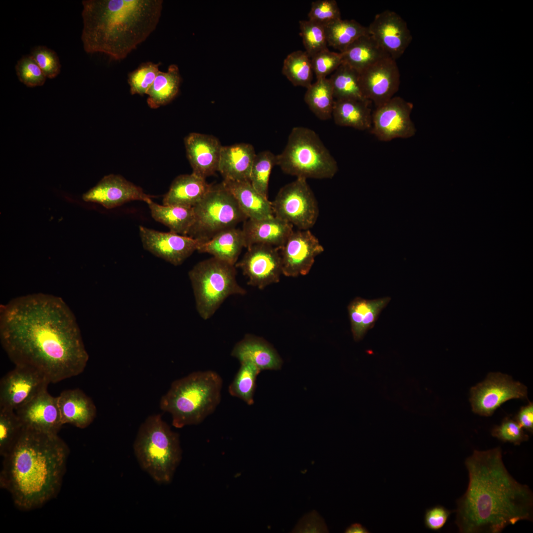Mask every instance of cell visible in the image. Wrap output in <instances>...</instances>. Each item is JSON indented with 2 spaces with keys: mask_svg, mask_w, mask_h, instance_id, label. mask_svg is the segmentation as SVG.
<instances>
[{
  "mask_svg": "<svg viewBox=\"0 0 533 533\" xmlns=\"http://www.w3.org/2000/svg\"><path fill=\"white\" fill-rule=\"evenodd\" d=\"M139 233L144 249L174 266H179L197 251L200 241L172 232H161L140 226Z\"/></svg>",
  "mask_w": 533,
  "mask_h": 533,
  "instance_id": "cell-16",
  "label": "cell"
},
{
  "mask_svg": "<svg viewBox=\"0 0 533 533\" xmlns=\"http://www.w3.org/2000/svg\"><path fill=\"white\" fill-rule=\"evenodd\" d=\"M390 300L388 297L375 300L357 297L349 303L348 312L355 341L362 340L367 331L374 327L380 313Z\"/></svg>",
  "mask_w": 533,
  "mask_h": 533,
  "instance_id": "cell-28",
  "label": "cell"
},
{
  "mask_svg": "<svg viewBox=\"0 0 533 533\" xmlns=\"http://www.w3.org/2000/svg\"><path fill=\"white\" fill-rule=\"evenodd\" d=\"M63 424L85 428L94 420L97 413L92 400L79 388L68 389L57 396Z\"/></svg>",
  "mask_w": 533,
  "mask_h": 533,
  "instance_id": "cell-24",
  "label": "cell"
},
{
  "mask_svg": "<svg viewBox=\"0 0 533 533\" xmlns=\"http://www.w3.org/2000/svg\"><path fill=\"white\" fill-rule=\"evenodd\" d=\"M282 73L293 85L308 88L313 78L311 58L305 51L291 52L284 60Z\"/></svg>",
  "mask_w": 533,
  "mask_h": 533,
  "instance_id": "cell-37",
  "label": "cell"
},
{
  "mask_svg": "<svg viewBox=\"0 0 533 533\" xmlns=\"http://www.w3.org/2000/svg\"><path fill=\"white\" fill-rule=\"evenodd\" d=\"M271 204L275 217L299 230L312 228L318 217L317 200L305 179L297 178L282 187Z\"/></svg>",
  "mask_w": 533,
  "mask_h": 533,
  "instance_id": "cell-10",
  "label": "cell"
},
{
  "mask_svg": "<svg viewBox=\"0 0 533 533\" xmlns=\"http://www.w3.org/2000/svg\"><path fill=\"white\" fill-rule=\"evenodd\" d=\"M491 433L493 436L503 442L514 445H520L529 438L519 423L509 417H505L499 425L495 426Z\"/></svg>",
  "mask_w": 533,
  "mask_h": 533,
  "instance_id": "cell-47",
  "label": "cell"
},
{
  "mask_svg": "<svg viewBox=\"0 0 533 533\" xmlns=\"http://www.w3.org/2000/svg\"><path fill=\"white\" fill-rule=\"evenodd\" d=\"M413 109L412 103L398 96L377 107L372 113L371 133L383 142L413 137L416 132L411 118Z\"/></svg>",
  "mask_w": 533,
  "mask_h": 533,
  "instance_id": "cell-12",
  "label": "cell"
},
{
  "mask_svg": "<svg viewBox=\"0 0 533 533\" xmlns=\"http://www.w3.org/2000/svg\"><path fill=\"white\" fill-rule=\"evenodd\" d=\"M47 78L53 79L60 73L61 65L55 51L45 46L34 47L30 54Z\"/></svg>",
  "mask_w": 533,
  "mask_h": 533,
  "instance_id": "cell-44",
  "label": "cell"
},
{
  "mask_svg": "<svg viewBox=\"0 0 533 533\" xmlns=\"http://www.w3.org/2000/svg\"><path fill=\"white\" fill-rule=\"evenodd\" d=\"M465 465L469 484L456 510L460 533H499L520 521H532L533 493L508 472L500 447L474 450Z\"/></svg>",
  "mask_w": 533,
  "mask_h": 533,
  "instance_id": "cell-2",
  "label": "cell"
},
{
  "mask_svg": "<svg viewBox=\"0 0 533 533\" xmlns=\"http://www.w3.org/2000/svg\"><path fill=\"white\" fill-rule=\"evenodd\" d=\"M329 79L335 100L355 99L369 101L365 99L362 91L360 73L348 65L343 63Z\"/></svg>",
  "mask_w": 533,
  "mask_h": 533,
  "instance_id": "cell-34",
  "label": "cell"
},
{
  "mask_svg": "<svg viewBox=\"0 0 533 533\" xmlns=\"http://www.w3.org/2000/svg\"><path fill=\"white\" fill-rule=\"evenodd\" d=\"M311 61L316 79L327 78L343 63L341 53L331 51L328 48L315 54Z\"/></svg>",
  "mask_w": 533,
  "mask_h": 533,
  "instance_id": "cell-45",
  "label": "cell"
},
{
  "mask_svg": "<svg viewBox=\"0 0 533 533\" xmlns=\"http://www.w3.org/2000/svg\"><path fill=\"white\" fill-rule=\"evenodd\" d=\"M148 204L154 220L167 226L171 232L188 235L195 220L193 208L159 205L152 200Z\"/></svg>",
  "mask_w": 533,
  "mask_h": 533,
  "instance_id": "cell-32",
  "label": "cell"
},
{
  "mask_svg": "<svg viewBox=\"0 0 533 533\" xmlns=\"http://www.w3.org/2000/svg\"><path fill=\"white\" fill-rule=\"evenodd\" d=\"M193 209L194 222L187 236L201 243L224 230L235 227L248 219L223 183L212 185L206 195Z\"/></svg>",
  "mask_w": 533,
  "mask_h": 533,
  "instance_id": "cell-9",
  "label": "cell"
},
{
  "mask_svg": "<svg viewBox=\"0 0 533 533\" xmlns=\"http://www.w3.org/2000/svg\"><path fill=\"white\" fill-rule=\"evenodd\" d=\"M181 81L176 65H170L166 72L160 71L146 94L148 106L155 109L169 103L178 93Z\"/></svg>",
  "mask_w": 533,
  "mask_h": 533,
  "instance_id": "cell-33",
  "label": "cell"
},
{
  "mask_svg": "<svg viewBox=\"0 0 533 533\" xmlns=\"http://www.w3.org/2000/svg\"><path fill=\"white\" fill-rule=\"evenodd\" d=\"M162 0H84L82 1L84 51L115 60L125 58L155 29Z\"/></svg>",
  "mask_w": 533,
  "mask_h": 533,
  "instance_id": "cell-4",
  "label": "cell"
},
{
  "mask_svg": "<svg viewBox=\"0 0 533 533\" xmlns=\"http://www.w3.org/2000/svg\"><path fill=\"white\" fill-rule=\"evenodd\" d=\"M293 228L274 216L259 220L247 219L242 229L245 247L263 244L280 249L294 231Z\"/></svg>",
  "mask_w": 533,
  "mask_h": 533,
  "instance_id": "cell-22",
  "label": "cell"
},
{
  "mask_svg": "<svg viewBox=\"0 0 533 533\" xmlns=\"http://www.w3.org/2000/svg\"><path fill=\"white\" fill-rule=\"evenodd\" d=\"M340 53L343 63L359 73L379 61L389 57L368 34L359 38Z\"/></svg>",
  "mask_w": 533,
  "mask_h": 533,
  "instance_id": "cell-31",
  "label": "cell"
},
{
  "mask_svg": "<svg viewBox=\"0 0 533 533\" xmlns=\"http://www.w3.org/2000/svg\"><path fill=\"white\" fill-rule=\"evenodd\" d=\"M308 19L325 26L341 19L340 10L335 0H317L312 2Z\"/></svg>",
  "mask_w": 533,
  "mask_h": 533,
  "instance_id": "cell-46",
  "label": "cell"
},
{
  "mask_svg": "<svg viewBox=\"0 0 533 533\" xmlns=\"http://www.w3.org/2000/svg\"><path fill=\"white\" fill-rule=\"evenodd\" d=\"M363 95L379 107L394 97L400 83V72L396 60L385 58L360 73Z\"/></svg>",
  "mask_w": 533,
  "mask_h": 533,
  "instance_id": "cell-18",
  "label": "cell"
},
{
  "mask_svg": "<svg viewBox=\"0 0 533 533\" xmlns=\"http://www.w3.org/2000/svg\"><path fill=\"white\" fill-rule=\"evenodd\" d=\"M184 142L193 173L205 179L218 171L223 146L217 138L193 132L185 137Z\"/></svg>",
  "mask_w": 533,
  "mask_h": 533,
  "instance_id": "cell-21",
  "label": "cell"
},
{
  "mask_svg": "<svg viewBox=\"0 0 533 533\" xmlns=\"http://www.w3.org/2000/svg\"><path fill=\"white\" fill-rule=\"evenodd\" d=\"M369 101L355 99L335 100L332 112L335 123L359 130L371 129L372 113Z\"/></svg>",
  "mask_w": 533,
  "mask_h": 533,
  "instance_id": "cell-30",
  "label": "cell"
},
{
  "mask_svg": "<svg viewBox=\"0 0 533 533\" xmlns=\"http://www.w3.org/2000/svg\"><path fill=\"white\" fill-rule=\"evenodd\" d=\"M367 28L368 34L395 60L404 54L412 40L406 21L389 10L377 14Z\"/></svg>",
  "mask_w": 533,
  "mask_h": 533,
  "instance_id": "cell-17",
  "label": "cell"
},
{
  "mask_svg": "<svg viewBox=\"0 0 533 533\" xmlns=\"http://www.w3.org/2000/svg\"><path fill=\"white\" fill-rule=\"evenodd\" d=\"M277 165L282 171L297 178L331 179L338 170L337 162L313 130L293 127L286 145L276 155Z\"/></svg>",
  "mask_w": 533,
  "mask_h": 533,
  "instance_id": "cell-7",
  "label": "cell"
},
{
  "mask_svg": "<svg viewBox=\"0 0 533 533\" xmlns=\"http://www.w3.org/2000/svg\"><path fill=\"white\" fill-rule=\"evenodd\" d=\"M231 355L239 362L249 361L261 372L281 369L282 360L275 349L264 340L246 335L233 347Z\"/></svg>",
  "mask_w": 533,
  "mask_h": 533,
  "instance_id": "cell-23",
  "label": "cell"
},
{
  "mask_svg": "<svg viewBox=\"0 0 533 533\" xmlns=\"http://www.w3.org/2000/svg\"><path fill=\"white\" fill-rule=\"evenodd\" d=\"M236 274L234 265L214 257L199 262L189 271L196 308L204 320L212 317L229 296L246 293Z\"/></svg>",
  "mask_w": 533,
  "mask_h": 533,
  "instance_id": "cell-8",
  "label": "cell"
},
{
  "mask_svg": "<svg viewBox=\"0 0 533 533\" xmlns=\"http://www.w3.org/2000/svg\"><path fill=\"white\" fill-rule=\"evenodd\" d=\"M515 420L523 428L533 431V404L532 402L522 407L515 417Z\"/></svg>",
  "mask_w": 533,
  "mask_h": 533,
  "instance_id": "cell-50",
  "label": "cell"
},
{
  "mask_svg": "<svg viewBox=\"0 0 533 533\" xmlns=\"http://www.w3.org/2000/svg\"><path fill=\"white\" fill-rule=\"evenodd\" d=\"M15 411L25 428L58 434L63 425L57 397L52 396L47 389Z\"/></svg>",
  "mask_w": 533,
  "mask_h": 533,
  "instance_id": "cell-20",
  "label": "cell"
},
{
  "mask_svg": "<svg viewBox=\"0 0 533 533\" xmlns=\"http://www.w3.org/2000/svg\"><path fill=\"white\" fill-rule=\"evenodd\" d=\"M243 247H245V244L242 230L234 227L224 230L210 240L201 243L197 251L208 253L213 257L235 266Z\"/></svg>",
  "mask_w": 533,
  "mask_h": 533,
  "instance_id": "cell-29",
  "label": "cell"
},
{
  "mask_svg": "<svg viewBox=\"0 0 533 533\" xmlns=\"http://www.w3.org/2000/svg\"><path fill=\"white\" fill-rule=\"evenodd\" d=\"M141 468L154 481L168 484L182 459L179 434L172 431L160 414L149 416L141 424L133 444Z\"/></svg>",
  "mask_w": 533,
  "mask_h": 533,
  "instance_id": "cell-6",
  "label": "cell"
},
{
  "mask_svg": "<svg viewBox=\"0 0 533 533\" xmlns=\"http://www.w3.org/2000/svg\"><path fill=\"white\" fill-rule=\"evenodd\" d=\"M152 196L146 194L140 187L115 174L104 176L82 195L84 201L100 204L107 209L114 208L134 200L148 204L152 201Z\"/></svg>",
  "mask_w": 533,
  "mask_h": 533,
  "instance_id": "cell-19",
  "label": "cell"
},
{
  "mask_svg": "<svg viewBox=\"0 0 533 533\" xmlns=\"http://www.w3.org/2000/svg\"><path fill=\"white\" fill-rule=\"evenodd\" d=\"M222 183L248 219L259 220L274 216L271 202L258 192L250 181L224 180Z\"/></svg>",
  "mask_w": 533,
  "mask_h": 533,
  "instance_id": "cell-27",
  "label": "cell"
},
{
  "mask_svg": "<svg viewBox=\"0 0 533 533\" xmlns=\"http://www.w3.org/2000/svg\"><path fill=\"white\" fill-rule=\"evenodd\" d=\"M212 185L205 179L192 172L176 177L164 195V205L193 208L206 195Z\"/></svg>",
  "mask_w": 533,
  "mask_h": 533,
  "instance_id": "cell-26",
  "label": "cell"
},
{
  "mask_svg": "<svg viewBox=\"0 0 533 533\" xmlns=\"http://www.w3.org/2000/svg\"><path fill=\"white\" fill-rule=\"evenodd\" d=\"M327 43L340 51L345 48L355 40L368 33L365 27L354 20L334 21L325 26Z\"/></svg>",
  "mask_w": 533,
  "mask_h": 533,
  "instance_id": "cell-36",
  "label": "cell"
},
{
  "mask_svg": "<svg viewBox=\"0 0 533 533\" xmlns=\"http://www.w3.org/2000/svg\"><path fill=\"white\" fill-rule=\"evenodd\" d=\"M49 383L37 371L15 366L0 380V408L16 411L47 389Z\"/></svg>",
  "mask_w": 533,
  "mask_h": 533,
  "instance_id": "cell-14",
  "label": "cell"
},
{
  "mask_svg": "<svg viewBox=\"0 0 533 533\" xmlns=\"http://www.w3.org/2000/svg\"><path fill=\"white\" fill-rule=\"evenodd\" d=\"M240 368L229 384L230 395L238 398L248 405L254 404L256 379L261 371L249 361L240 362Z\"/></svg>",
  "mask_w": 533,
  "mask_h": 533,
  "instance_id": "cell-38",
  "label": "cell"
},
{
  "mask_svg": "<svg viewBox=\"0 0 533 533\" xmlns=\"http://www.w3.org/2000/svg\"><path fill=\"white\" fill-rule=\"evenodd\" d=\"M23 428L15 411L0 408V454L3 457L11 450Z\"/></svg>",
  "mask_w": 533,
  "mask_h": 533,
  "instance_id": "cell-40",
  "label": "cell"
},
{
  "mask_svg": "<svg viewBox=\"0 0 533 533\" xmlns=\"http://www.w3.org/2000/svg\"><path fill=\"white\" fill-rule=\"evenodd\" d=\"M275 165H277L276 155L269 151H264L256 154L252 167L250 182L258 192L266 197L270 175Z\"/></svg>",
  "mask_w": 533,
  "mask_h": 533,
  "instance_id": "cell-39",
  "label": "cell"
},
{
  "mask_svg": "<svg viewBox=\"0 0 533 533\" xmlns=\"http://www.w3.org/2000/svg\"><path fill=\"white\" fill-rule=\"evenodd\" d=\"M160 62H147L141 63L135 70L128 74L127 81L132 95L146 94L159 72Z\"/></svg>",
  "mask_w": 533,
  "mask_h": 533,
  "instance_id": "cell-42",
  "label": "cell"
},
{
  "mask_svg": "<svg viewBox=\"0 0 533 533\" xmlns=\"http://www.w3.org/2000/svg\"><path fill=\"white\" fill-rule=\"evenodd\" d=\"M280 249L256 244L247 248L241 260L235 265L248 278L249 285L260 289L278 283L282 274Z\"/></svg>",
  "mask_w": 533,
  "mask_h": 533,
  "instance_id": "cell-13",
  "label": "cell"
},
{
  "mask_svg": "<svg viewBox=\"0 0 533 533\" xmlns=\"http://www.w3.org/2000/svg\"><path fill=\"white\" fill-rule=\"evenodd\" d=\"M69 454V447L58 434L23 427L3 457L0 487L19 509L40 507L57 495Z\"/></svg>",
  "mask_w": 533,
  "mask_h": 533,
  "instance_id": "cell-3",
  "label": "cell"
},
{
  "mask_svg": "<svg viewBox=\"0 0 533 533\" xmlns=\"http://www.w3.org/2000/svg\"><path fill=\"white\" fill-rule=\"evenodd\" d=\"M451 513L445 507L439 505L426 509L424 517L425 526L430 530H440L445 525Z\"/></svg>",
  "mask_w": 533,
  "mask_h": 533,
  "instance_id": "cell-49",
  "label": "cell"
},
{
  "mask_svg": "<svg viewBox=\"0 0 533 533\" xmlns=\"http://www.w3.org/2000/svg\"><path fill=\"white\" fill-rule=\"evenodd\" d=\"M256 155L254 147L250 144L239 143L222 146L218 171L224 180L250 181Z\"/></svg>",
  "mask_w": 533,
  "mask_h": 533,
  "instance_id": "cell-25",
  "label": "cell"
},
{
  "mask_svg": "<svg viewBox=\"0 0 533 533\" xmlns=\"http://www.w3.org/2000/svg\"><path fill=\"white\" fill-rule=\"evenodd\" d=\"M15 71L19 81L29 87L43 85L47 78L30 54L22 56L17 61Z\"/></svg>",
  "mask_w": 533,
  "mask_h": 533,
  "instance_id": "cell-43",
  "label": "cell"
},
{
  "mask_svg": "<svg viewBox=\"0 0 533 533\" xmlns=\"http://www.w3.org/2000/svg\"><path fill=\"white\" fill-rule=\"evenodd\" d=\"M282 274L297 277L307 274L324 247L309 229L293 231L280 249Z\"/></svg>",
  "mask_w": 533,
  "mask_h": 533,
  "instance_id": "cell-15",
  "label": "cell"
},
{
  "mask_svg": "<svg viewBox=\"0 0 533 533\" xmlns=\"http://www.w3.org/2000/svg\"><path fill=\"white\" fill-rule=\"evenodd\" d=\"M512 399L528 400L527 387L501 373H490L483 381L471 388L470 402L475 414L492 416L502 404Z\"/></svg>",
  "mask_w": 533,
  "mask_h": 533,
  "instance_id": "cell-11",
  "label": "cell"
},
{
  "mask_svg": "<svg viewBox=\"0 0 533 533\" xmlns=\"http://www.w3.org/2000/svg\"><path fill=\"white\" fill-rule=\"evenodd\" d=\"M299 26L305 51L310 58L328 48L325 26L309 19L300 21Z\"/></svg>",
  "mask_w": 533,
  "mask_h": 533,
  "instance_id": "cell-41",
  "label": "cell"
},
{
  "mask_svg": "<svg viewBox=\"0 0 533 533\" xmlns=\"http://www.w3.org/2000/svg\"><path fill=\"white\" fill-rule=\"evenodd\" d=\"M222 386V379L216 372H192L172 383L160 399V408L171 414L175 427L198 424L220 403Z\"/></svg>",
  "mask_w": 533,
  "mask_h": 533,
  "instance_id": "cell-5",
  "label": "cell"
},
{
  "mask_svg": "<svg viewBox=\"0 0 533 533\" xmlns=\"http://www.w3.org/2000/svg\"><path fill=\"white\" fill-rule=\"evenodd\" d=\"M0 339L15 366L33 369L50 383L79 375L89 359L74 313L51 295L20 296L1 305Z\"/></svg>",
  "mask_w": 533,
  "mask_h": 533,
  "instance_id": "cell-1",
  "label": "cell"
},
{
  "mask_svg": "<svg viewBox=\"0 0 533 533\" xmlns=\"http://www.w3.org/2000/svg\"><path fill=\"white\" fill-rule=\"evenodd\" d=\"M292 532L327 533L328 530L323 518L316 511H312L299 520Z\"/></svg>",
  "mask_w": 533,
  "mask_h": 533,
  "instance_id": "cell-48",
  "label": "cell"
},
{
  "mask_svg": "<svg viewBox=\"0 0 533 533\" xmlns=\"http://www.w3.org/2000/svg\"><path fill=\"white\" fill-rule=\"evenodd\" d=\"M345 533H368L370 532L362 525L358 523L351 524L346 528Z\"/></svg>",
  "mask_w": 533,
  "mask_h": 533,
  "instance_id": "cell-51",
  "label": "cell"
},
{
  "mask_svg": "<svg viewBox=\"0 0 533 533\" xmlns=\"http://www.w3.org/2000/svg\"><path fill=\"white\" fill-rule=\"evenodd\" d=\"M304 100L310 111L319 119L326 120L332 117L335 99L327 77L317 79L307 88Z\"/></svg>",
  "mask_w": 533,
  "mask_h": 533,
  "instance_id": "cell-35",
  "label": "cell"
}]
</instances>
